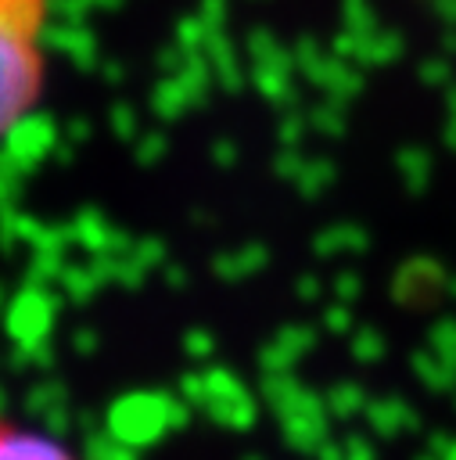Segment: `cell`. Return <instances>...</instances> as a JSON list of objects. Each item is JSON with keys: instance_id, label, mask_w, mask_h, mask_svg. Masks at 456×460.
I'll return each mask as SVG.
<instances>
[{"instance_id": "9c48e42d", "label": "cell", "mask_w": 456, "mask_h": 460, "mask_svg": "<svg viewBox=\"0 0 456 460\" xmlns=\"http://www.w3.org/2000/svg\"><path fill=\"white\" fill-rule=\"evenodd\" d=\"M61 280H65V288H68V295H72V298H86V295H93L97 270H93V273H90V266H86V270H65V273H61Z\"/></svg>"}, {"instance_id": "ba28073f", "label": "cell", "mask_w": 456, "mask_h": 460, "mask_svg": "<svg viewBox=\"0 0 456 460\" xmlns=\"http://www.w3.org/2000/svg\"><path fill=\"white\" fill-rule=\"evenodd\" d=\"M187 101H190V97H187V90H183V83H180V79H176V83H165V86L154 93V108H158V115H162V119H172Z\"/></svg>"}, {"instance_id": "30bf717a", "label": "cell", "mask_w": 456, "mask_h": 460, "mask_svg": "<svg viewBox=\"0 0 456 460\" xmlns=\"http://www.w3.org/2000/svg\"><path fill=\"white\" fill-rule=\"evenodd\" d=\"M18 176H22V169L4 155V158H0V205H7V201L14 198V190H18Z\"/></svg>"}, {"instance_id": "6da1fadb", "label": "cell", "mask_w": 456, "mask_h": 460, "mask_svg": "<svg viewBox=\"0 0 456 460\" xmlns=\"http://www.w3.org/2000/svg\"><path fill=\"white\" fill-rule=\"evenodd\" d=\"M43 0H0V137L25 119L39 90L36 32L43 22Z\"/></svg>"}, {"instance_id": "7a4b0ae2", "label": "cell", "mask_w": 456, "mask_h": 460, "mask_svg": "<svg viewBox=\"0 0 456 460\" xmlns=\"http://www.w3.org/2000/svg\"><path fill=\"white\" fill-rule=\"evenodd\" d=\"M187 420V410L162 395V392H133L126 399H118L108 413V435H115L122 446H147L154 442L165 428L172 424H183Z\"/></svg>"}, {"instance_id": "277c9868", "label": "cell", "mask_w": 456, "mask_h": 460, "mask_svg": "<svg viewBox=\"0 0 456 460\" xmlns=\"http://www.w3.org/2000/svg\"><path fill=\"white\" fill-rule=\"evenodd\" d=\"M54 144V126L43 115H25L7 129V158L25 172L29 165H36Z\"/></svg>"}, {"instance_id": "5bb4252c", "label": "cell", "mask_w": 456, "mask_h": 460, "mask_svg": "<svg viewBox=\"0 0 456 460\" xmlns=\"http://www.w3.org/2000/svg\"><path fill=\"white\" fill-rule=\"evenodd\" d=\"M0 399H4V395H0Z\"/></svg>"}, {"instance_id": "8992f818", "label": "cell", "mask_w": 456, "mask_h": 460, "mask_svg": "<svg viewBox=\"0 0 456 460\" xmlns=\"http://www.w3.org/2000/svg\"><path fill=\"white\" fill-rule=\"evenodd\" d=\"M72 230H75V237H79L86 248H93V252H104V248L111 244V237H115V230L101 219V212H97V208H83Z\"/></svg>"}, {"instance_id": "4fadbf2b", "label": "cell", "mask_w": 456, "mask_h": 460, "mask_svg": "<svg viewBox=\"0 0 456 460\" xmlns=\"http://www.w3.org/2000/svg\"><path fill=\"white\" fill-rule=\"evenodd\" d=\"M0 309H4V291H0Z\"/></svg>"}, {"instance_id": "5b68a950", "label": "cell", "mask_w": 456, "mask_h": 460, "mask_svg": "<svg viewBox=\"0 0 456 460\" xmlns=\"http://www.w3.org/2000/svg\"><path fill=\"white\" fill-rule=\"evenodd\" d=\"M0 460H72V456L50 438L0 424Z\"/></svg>"}, {"instance_id": "7c38bea8", "label": "cell", "mask_w": 456, "mask_h": 460, "mask_svg": "<svg viewBox=\"0 0 456 460\" xmlns=\"http://www.w3.org/2000/svg\"><path fill=\"white\" fill-rule=\"evenodd\" d=\"M111 126H115V133L129 137V133H133V111H129V108H115V111H111Z\"/></svg>"}, {"instance_id": "3957f363", "label": "cell", "mask_w": 456, "mask_h": 460, "mask_svg": "<svg viewBox=\"0 0 456 460\" xmlns=\"http://www.w3.org/2000/svg\"><path fill=\"white\" fill-rule=\"evenodd\" d=\"M50 313H54V302L43 288H25L11 309H7V331L22 341V345H39V338L47 334L50 327Z\"/></svg>"}, {"instance_id": "52a82bcc", "label": "cell", "mask_w": 456, "mask_h": 460, "mask_svg": "<svg viewBox=\"0 0 456 460\" xmlns=\"http://www.w3.org/2000/svg\"><path fill=\"white\" fill-rule=\"evenodd\" d=\"M86 456L90 460H136L133 453H129V446H122L115 435H108V431H90L86 435Z\"/></svg>"}, {"instance_id": "8fae6325", "label": "cell", "mask_w": 456, "mask_h": 460, "mask_svg": "<svg viewBox=\"0 0 456 460\" xmlns=\"http://www.w3.org/2000/svg\"><path fill=\"white\" fill-rule=\"evenodd\" d=\"M187 352H190V356H208V352H212V338L201 334V331H190V334H187Z\"/></svg>"}]
</instances>
